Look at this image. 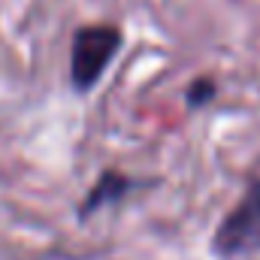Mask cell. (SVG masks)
I'll list each match as a JSON object with an SVG mask.
<instances>
[{
  "label": "cell",
  "mask_w": 260,
  "mask_h": 260,
  "mask_svg": "<svg viewBox=\"0 0 260 260\" xmlns=\"http://www.w3.org/2000/svg\"><path fill=\"white\" fill-rule=\"evenodd\" d=\"M121 30L112 24H91L82 27L73 37V58H70V76L76 91H88L100 82L103 70L118 55Z\"/></svg>",
  "instance_id": "1"
},
{
  "label": "cell",
  "mask_w": 260,
  "mask_h": 260,
  "mask_svg": "<svg viewBox=\"0 0 260 260\" xmlns=\"http://www.w3.org/2000/svg\"><path fill=\"white\" fill-rule=\"evenodd\" d=\"M215 248L224 257L260 251V182L257 179L248 185L245 197L221 221V227L215 233Z\"/></svg>",
  "instance_id": "2"
},
{
  "label": "cell",
  "mask_w": 260,
  "mask_h": 260,
  "mask_svg": "<svg viewBox=\"0 0 260 260\" xmlns=\"http://www.w3.org/2000/svg\"><path fill=\"white\" fill-rule=\"evenodd\" d=\"M130 188H133V182H130L127 176H121V173H103V176L97 179V185L91 188V194L85 197V203H82L79 215H82V218H88V215H91V212H97L100 206L121 200Z\"/></svg>",
  "instance_id": "3"
},
{
  "label": "cell",
  "mask_w": 260,
  "mask_h": 260,
  "mask_svg": "<svg viewBox=\"0 0 260 260\" xmlns=\"http://www.w3.org/2000/svg\"><path fill=\"white\" fill-rule=\"evenodd\" d=\"M215 91H218V85H215L209 76L197 79L194 85L188 88V106H203V103H209V100L215 97Z\"/></svg>",
  "instance_id": "4"
}]
</instances>
